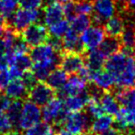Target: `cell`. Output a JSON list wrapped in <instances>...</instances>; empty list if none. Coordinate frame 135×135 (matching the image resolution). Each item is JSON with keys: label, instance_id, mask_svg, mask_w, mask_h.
Masks as SVG:
<instances>
[{"label": "cell", "instance_id": "cell-1", "mask_svg": "<svg viewBox=\"0 0 135 135\" xmlns=\"http://www.w3.org/2000/svg\"><path fill=\"white\" fill-rule=\"evenodd\" d=\"M69 111L64 107V102L59 97H54L43 107L42 117L44 121L56 127H62Z\"/></svg>", "mask_w": 135, "mask_h": 135}, {"label": "cell", "instance_id": "cell-2", "mask_svg": "<svg viewBox=\"0 0 135 135\" xmlns=\"http://www.w3.org/2000/svg\"><path fill=\"white\" fill-rule=\"evenodd\" d=\"M40 11L38 8H21L16 9L10 20L8 21V25L10 26L17 33L21 34V32L29 25L38 22L40 19Z\"/></svg>", "mask_w": 135, "mask_h": 135}, {"label": "cell", "instance_id": "cell-3", "mask_svg": "<svg viewBox=\"0 0 135 135\" xmlns=\"http://www.w3.org/2000/svg\"><path fill=\"white\" fill-rule=\"evenodd\" d=\"M92 119L89 113L84 110L77 112H69L63 126L67 131L74 135L88 132L90 131Z\"/></svg>", "mask_w": 135, "mask_h": 135}, {"label": "cell", "instance_id": "cell-4", "mask_svg": "<svg viewBox=\"0 0 135 135\" xmlns=\"http://www.w3.org/2000/svg\"><path fill=\"white\" fill-rule=\"evenodd\" d=\"M117 0H93V13L91 14L92 23L101 25L117 13Z\"/></svg>", "mask_w": 135, "mask_h": 135}, {"label": "cell", "instance_id": "cell-5", "mask_svg": "<svg viewBox=\"0 0 135 135\" xmlns=\"http://www.w3.org/2000/svg\"><path fill=\"white\" fill-rule=\"evenodd\" d=\"M21 36L24 42L31 47L37 46L46 43L49 37V32L45 25L41 23H32L21 32Z\"/></svg>", "mask_w": 135, "mask_h": 135}, {"label": "cell", "instance_id": "cell-6", "mask_svg": "<svg viewBox=\"0 0 135 135\" xmlns=\"http://www.w3.org/2000/svg\"><path fill=\"white\" fill-rule=\"evenodd\" d=\"M42 118V111L40 107L32 103V101H25L21 110V118L19 121V128L21 129H27L35 125Z\"/></svg>", "mask_w": 135, "mask_h": 135}, {"label": "cell", "instance_id": "cell-7", "mask_svg": "<svg viewBox=\"0 0 135 135\" xmlns=\"http://www.w3.org/2000/svg\"><path fill=\"white\" fill-rule=\"evenodd\" d=\"M56 95V91L53 90L45 81H38L28 92L30 101L39 107H44Z\"/></svg>", "mask_w": 135, "mask_h": 135}, {"label": "cell", "instance_id": "cell-8", "mask_svg": "<svg viewBox=\"0 0 135 135\" xmlns=\"http://www.w3.org/2000/svg\"><path fill=\"white\" fill-rule=\"evenodd\" d=\"M105 37V29L101 25H94L87 28L81 35V41L85 50L97 48Z\"/></svg>", "mask_w": 135, "mask_h": 135}, {"label": "cell", "instance_id": "cell-9", "mask_svg": "<svg viewBox=\"0 0 135 135\" xmlns=\"http://www.w3.org/2000/svg\"><path fill=\"white\" fill-rule=\"evenodd\" d=\"M62 54L56 52L53 49V47L48 44H42L37 46H34L30 50V57L33 62H43V61H50L55 60L58 61L60 64L61 61Z\"/></svg>", "mask_w": 135, "mask_h": 135}, {"label": "cell", "instance_id": "cell-10", "mask_svg": "<svg viewBox=\"0 0 135 135\" xmlns=\"http://www.w3.org/2000/svg\"><path fill=\"white\" fill-rule=\"evenodd\" d=\"M87 83L83 81L80 76L77 74H71L70 77H69L67 83L64 84L62 88L57 90V97L60 99H65L68 96L77 95L83 93L86 88Z\"/></svg>", "mask_w": 135, "mask_h": 135}, {"label": "cell", "instance_id": "cell-11", "mask_svg": "<svg viewBox=\"0 0 135 135\" xmlns=\"http://www.w3.org/2000/svg\"><path fill=\"white\" fill-rule=\"evenodd\" d=\"M84 66V58L83 54L74 52H64L61 56L59 67L68 74H75Z\"/></svg>", "mask_w": 135, "mask_h": 135}, {"label": "cell", "instance_id": "cell-12", "mask_svg": "<svg viewBox=\"0 0 135 135\" xmlns=\"http://www.w3.org/2000/svg\"><path fill=\"white\" fill-rule=\"evenodd\" d=\"M135 84V56H129L126 68L115 78V87L129 88Z\"/></svg>", "mask_w": 135, "mask_h": 135}, {"label": "cell", "instance_id": "cell-13", "mask_svg": "<svg viewBox=\"0 0 135 135\" xmlns=\"http://www.w3.org/2000/svg\"><path fill=\"white\" fill-rule=\"evenodd\" d=\"M128 57L123 52L118 51L111 56H107V59L105 61L104 67L105 70L114 77V79L124 70L128 62Z\"/></svg>", "mask_w": 135, "mask_h": 135}, {"label": "cell", "instance_id": "cell-14", "mask_svg": "<svg viewBox=\"0 0 135 135\" xmlns=\"http://www.w3.org/2000/svg\"><path fill=\"white\" fill-rule=\"evenodd\" d=\"M64 19L62 3L56 0L44 6V21L47 27L57 23Z\"/></svg>", "mask_w": 135, "mask_h": 135}, {"label": "cell", "instance_id": "cell-15", "mask_svg": "<svg viewBox=\"0 0 135 135\" xmlns=\"http://www.w3.org/2000/svg\"><path fill=\"white\" fill-rule=\"evenodd\" d=\"M63 44V53L64 52H74L79 54H84L86 52L83 43L81 41L79 34L72 31L71 29H69L68 32L63 35L62 39Z\"/></svg>", "mask_w": 135, "mask_h": 135}, {"label": "cell", "instance_id": "cell-16", "mask_svg": "<svg viewBox=\"0 0 135 135\" xmlns=\"http://www.w3.org/2000/svg\"><path fill=\"white\" fill-rule=\"evenodd\" d=\"M116 97L120 107L135 108V88H114L110 91Z\"/></svg>", "mask_w": 135, "mask_h": 135}, {"label": "cell", "instance_id": "cell-17", "mask_svg": "<svg viewBox=\"0 0 135 135\" xmlns=\"http://www.w3.org/2000/svg\"><path fill=\"white\" fill-rule=\"evenodd\" d=\"M84 65L91 70V72H96L102 70L105 61V56L100 52L98 48L87 50L83 54Z\"/></svg>", "mask_w": 135, "mask_h": 135}, {"label": "cell", "instance_id": "cell-18", "mask_svg": "<svg viewBox=\"0 0 135 135\" xmlns=\"http://www.w3.org/2000/svg\"><path fill=\"white\" fill-rule=\"evenodd\" d=\"M58 67H59V62L55 60L34 62L33 65H32L31 70L38 81H45L50 72Z\"/></svg>", "mask_w": 135, "mask_h": 135}, {"label": "cell", "instance_id": "cell-19", "mask_svg": "<svg viewBox=\"0 0 135 135\" xmlns=\"http://www.w3.org/2000/svg\"><path fill=\"white\" fill-rule=\"evenodd\" d=\"M88 101L89 95L85 88V90L80 94L66 97L64 100V107L69 112H77L83 110L86 107Z\"/></svg>", "mask_w": 135, "mask_h": 135}, {"label": "cell", "instance_id": "cell-20", "mask_svg": "<svg viewBox=\"0 0 135 135\" xmlns=\"http://www.w3.org/2000/svg\"><path fill=\"white\" fill-rule=\"evenodd\" d=\"M105 35L110 37L119 38L125 29V21L120 14H117L107 20L105 23Z\"/></svg>", "mask_w": 135, "mask_h": 135}, {"label": "cell", "instance_id": "cell-21", "mask_svg": "<svg viewBox=\"0 0 135 135\" xmlns=\"http://www.w3.org/2000/svg\"><path fill=\"white\" fill-rule=\"evenodd\" d=\"M91 81L103 91H111L115 86V79L107 70H98L94 72Z\"/></svg>", "mask_w": 135, "mask_h": 135}, {"label": "cell", "instance_id": "cell-22", "mask_svg": "<svg viewBox=\"0 0 135 135\" xmlns=\"http://www.w3.org/2000/svg\"><path fill=\"white\" fill-rule=\"evenodd\" d=\"M6 95L10 99L14 100H25L28 98V90L24 86L21 80H12L11 83L5 89Z\"/></svg>", "mask_w": 135, "mask_h": 135}, {"label": "cell", "instance_id": "cell-23", "mask_svg": "<svg viewBox=\"0 0 135 135\" xmlns=\"http://www.w3.org/2000/svg\"><path fill=\"white\" fill-rule=\"evenodd\" d=\"M100 104H101L105 113L112 117L116 116L120 110L119 104L110 91H104L103 94L100 98Z\"/></svg>", "mask_w": 135, "mask_h": 135}, {"label": "cell", "instance_id": "cell-24", "mask_svg": "<svg viewBox=\"0 0 135 135\" xmlns=\"http://www.w3.org/2000/svg\"><path fill=\"white\" fill-rule=\"evenodd\" d=\"M68 79H69V74L64 71L63 70H61L60 68L58 69L56 68L50 72L45 81H46V84L49 85L53 90L57 91L64 86V84L67 83Z\"/></svg>", "mask_w": 135, "mask_h": 135}, {"label": "cell", "instance_id": "cell-25", "mask_svg": "<svg viewBox=\"0 0 135 135\" xmlns=\"http://www.w3.org/2000/svg\"><path fill=\"white\" fill-rule=\"evenodd\" d=\"M100 50V52L105 56H111V55L115 54V53L118 52L121 48V43H120L119 38L117 37H110V36H107L105 39L102 41V43L97 47Z\"/></svg>", "mask_w": 135, "mask_h": 135}, {"label": "cell", "instance_id": "cell-26", "mask_svg": "<svg viewBox=\"0 0 135 135\" xmlns=\"http://www.w3.org/2000/svg\"><path fill=\"white\" fill-rule=\"evenodd\" d=\"M113 124H114V117L110 116V115L104 114L102 116L98 117V118H95V119L92 121L89 131L97 133V134H101L104 131L110 129L113 126Z\"/></svg>", "mask_w": 135, "mask_h": 135}, {"label": "cell", "instance_id": "cell-27", "mask_svg": "<svg viewBox=\"0 0 135 135\" xmlns=\"http://www.w3.org/2000/svg\"><path fill=\"white\" fill-rule=\"evenodd\" d=\"M92 24V19L91 15L86 14H77L74 18L70 20V28L78 34H81L90 27Z\"/></svg>", "mask_w": 135, "mask_h": 135}, {"label": "cell", "instance_id": "cell-28", "mask_svg": "<svg viewBox=\"0 0 135 135\" xmlns=\"http://www.w3.org/2000/svg\"><path fill=\"white\" fill-rule=\"evenodd\" d=\"M25 131L24 135H56V132L54 126L45 121H39Z\"/></svg>", "mask_w": 135, "mask_h": 135}, {"label": "cell", "instance_id": "cell-29", "mask_svg": "<svg viewBox=\"0 0 135 135\" xmlns=\"http://www.w3.org/2000/svg\"><path fill=\"white\" fill-rule=\"evenodd\" d=\"M22 107V100H14L10 103L8 108L7 109V116L9 118L13 127L19 128V121L21 118Z\"/></svg>", "mask_w": 135, "mask_h": 135}, {"label": "cell", "instance_id": "cell-30", "mask_svg": "<svg viewBox=\"0 0 135 135\" xmlns=\"http://www.w3.org/2000/svg\"><path fill=\"white\" fill-rule=\"evenodd\" d=\"M11 65L15 66L18 69H20L21 71L24 72L26 70H31L32 61L30 56H28V54H15L14 53V57L13 60H12Z\"/></svg>", "mask_w": 135, "mask_h": 135}, {"label": "cell", "instance_id": "cell-31", "mask_svg": "<svg viewBox=\"0 0 135 135\" xmlns=\"http://www.w3.org/2000/svg\"><path fill=\"white\" fill-rule=\"evenodd\" d=\"M17 9L16 0H0V14L7 20H10Z\"/></svg>", "mask_w": 135, "mask_h": 135}, {"label": "cell", "instance_id": "cell-32", "mask_svg": "<svg viewBox=\"0 0 135 135\" xmlns=\"http://www.w3.org/2000/svg\"><path fill=\"white\" fill-rule=\"evenodd\" d=\"M69 29H70V21L67 19H63L56 24L48 27V32L50 35L62 37Z\"/></svg>", "mask_w": 135, "mask_h": 135}, {"label": "cell", "instance_id": "cell-33", "mask_svg": "<svg viewBox=\"0 0 135 135\" xmlns=\"http://www.w3.org/2000/svg\"><path fill=\"white\" fill-rule=\"evenodd\" d=\"M86 107L88 113L93 118H98V117L105 114V111H104L103 107H102L101 104H100V100L89 98V101L86 105Z\"/></svg>", "mask_w": 135, "mask_h": 135}, {"label": "cell", "instance_id": "cell-34", "mask_svg": "<svg viewBox=\"0 0 135 135\" xmlns=\"http://www.w3.org/2000/svg\"><path fill=\"white\" fill-rule=\"evenodd\" d=\"M20 80H21V83L24 84V86L26 87V89L28 90V92H29L30 89H32V87H33L34 85L38 83L37 79H36L35 76L33 75V73L32 72V70H30L23 72L22 76H21Z\"/></svg>", "mask_w": 135, "mask_h": 135}, {"label": "cell", "instance_id": "cell-35", "mask_svg": "<svg viewBox=\"0 0 135 135\" xmlns=\"http://www.w3.org/2000/svg\"><path fill=\"white\" fill-rule=\"evenodd\" d=\"M13 126L9 118L4 112H0V134H4L12 131Z\"/></svg>", "mask_w": 135, "mask_h": 135}, {"label": "cell", "instance_id": "cell-36", "mask_svg": "<svg viewBox=\"0 0 135 135\" xmlns=\"http://www.w3.org/2000/svg\"><path fill=\"white\" fill-rule=\"evenodd\" d=\"M44 0H20V4L21 8H39L43 5Z\"/></svg>", "mask_w": 135, "mask_h": 135}, {"label": "cell", "instance_id": "cell-37", "mask_svg": "<svg viewBox=\"0 0 135 135\" xmlns=\"http://www.w3.org/2000/svg\"><path fill=\"white\" fill-rule=\"evenodd\" d=\"M11 79L8 71L4 70V71H0V90H5L6 87L10 83Z\"/></svg>", "mask_w": 135, "mask_h": 135}, {"label": "cell", "instance_id": "cell-38", "mask_svg": "<svg viewBox=\"0 0 135 135\" xmlns=\"http://www.w3.org/2000/svg\"><path fill=\"white\" fill-rule=\"evenodd\" d=\"M8 73H9L10 79L11 80H19V79H21V77L22 76L23 71H21L20 69H18L15 66L11 65V66H9Z\"/></svg>", "mask_w": 135, "mask_h": 135}, {"label": "cell", "instance_id": "cell-39", "mask_svg": "<svg viewBox=\"0 0 135 135\" xmlns=\"http://www.w3.org/2000/svg\"><path fill=\"white\" fill-rule=\"evenodd\" d=\"M10 103H11V100H10V98L8 96H7L6 94L0 95V112L7 111Z\"/></svg>", "mask_w": 135, "mask_h": 135}, {"label": "cell", "instance_id": "cell-40", "mask_svg": "<svg viewBox=\"0 0 135 135\" xmlns=\"http://www.w3.org/2000/svg\"><path fill=\"white\" fill-rule=\"evenodd\" d=\"M101 134L102 135H122V133L118 129H117L116 128H110V129L104 131Z\"/></svg>", "mask_w": 135, "mask_h": 135}, {"label": "cell", "instance_id": "cell-41", "mask_svg": "<svg viewBox=\"0 0 135 135\" xmlns=\"http://www.w3.org/2000/svg\"><path fill=\"white\" fill-rule=\"evenodd\" d=\"M124 9L131 10V11L135 12V0H129L125 8H122V9H119V10H124Z\"/></svg>", "mask_w": 135, "mask_h": 135}, {"label": "cell", "instance_id": "cell-42", "mask_svg": "<svg viewBox=\"0 0 135 135\" xmlns=\"http://www.w3.org/2000/svg\"><path fill=\"white\" fill-rule=\"evenodd\" d=\"M7 51H8V49H7L6 44H5L4 40L2 38H0V56L4 55Z\"/></svg>", "mask_w": 135, "mask_h": 135}, {"label": "cell", "instance_id": "cell-43", "mask_svg": "<svg viewBox=\"0 0 135 135\" xmlns=\"http://www.w3.org/2000/svg\"><path fill=\"white\" fill-rule=\"evenodd\" d=\"M56 135H74L71 132H70L69 131L65 129H60L57 132H56Z\"/></svg>", "mask_w": 135, "mask_h": 135}, {"label": "cell", "instance_id": "cell-44", "mask_svg": "<svg viewBox=\"0 0 135 135\" xmlns=\"http://www.w3.org/2000/svg\"><path fill=\"white\" fill-rule=\"evenodd\" d=\"M7 25H8L7 20L0 14V26H7Z\"/></svg>", "mask_w": 135, "mask_h": 135}, {"label": "cell", "instance_id": "cell-45", "mask_svg": "<svg viewBox=\"0 0 135 135\" xmlns=\"http://www.w3.org/2000/svg\"><path fill=\"white\" fill-rule=\"evenodd\" d=\"M6 28H7V26H0V38H2V36L4 35Z\"/></svg>", "mask_w": 135, "mask_h": 135}, {"label": "cell", "instance_id": "cell-46", "mask_svg": "<svg viewBox=\"0 0 135 135\" xmlns=\"http://www.w3.org/2000/svg\"><path fill=\"white\" fill-rule=\"evenodd\" d=\"M131 132L132 133L133 135H135V126H133V127L131 129Z\"/></svg>", "mask_w": 135, "mask_h": 135}, {"label": "cell", "instance_id": "cell-47", "mask_svg": "<svg viewBox=\"0 0 135 135\" xmlns=\"http://www.w3.org/2000/svg\"><path fill=\"white\" fill-rule=\"evenodd\" d=\"M56 1H58V2H60V3H65V2H67V1H70V0H56Z\"/></svg>", "mask_w": 135, "mask_h": 135}, {"label": "cell", "instance_id": "cell-48", "mask_svg": "<svg viewBox=\"0 0 135 135\" xmlns=\"http://www.w3.org/2000/svg\"><path fill=\"white\" fill-rule=\"evenodd\" d=\"M86 135H99V134H97V133H94V132H91V131H89L88 134H86Z\"/></svg>", "mask_w": 135, "mask_h": 135}, {"label": "cell", "instance_id": "cell-49", "mask_svg": "<svg viewBox=\"0 0 135 135\" xmlns=\"http://www.w3.org/2000/svg\"><path fill=\"white\" fill-rule=\"evenodd\" d=\"M122 135H133V134L131 132V131H129V132H127V133H123Z\"/></svg>", "mask_w": 135, "mask_h": 135}, {"label": "cell", "instance_id": "cell-50", "mask_svg": "<svg viewBox=\"0 0 135 135\" xmlns=\"http://www.w3.org/2000/svg\"><path fill=\"white\" fill-rule=\"evenodd\" d=\"M78 135H85L84 133H81V134H78Z\"/></svg>", "mask_w": 135, "mask_h": 135}, {"label": "cell", "instance_id": "cell-51", "mask_svg": "<svg viewBox=\"0 0 135 135\" xmlns=\"http://www.w3.org/2000/svg\"><path fill=\"white\" fill-rule=\"evenodd\" d=\"M16 1H20V0H16Z\"/></svg>", "mask_w": 135, "mask_h": 135}, {"label": "cell", "instance_id": "cell-52", "mask_svg": "<svg viewBox=\"0 0 135 135\" xmlns=\"http://www.w3.org/2000/svg\"><path fill=\"white\" fill-rule=\"evenodd\" d=\"M134 85H135V84H134Z\"/></svg>", "mask_w": 135, "mask_h": 135}]
</instances>
